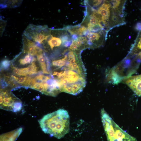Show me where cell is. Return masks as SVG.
I'll return each instance as SVG.
<instances>
[{
	"mask_svg": "<svg viewBox=\"0 0 141 141\" xmlns=\"http://www.w3.org/2000/svg\"><path fill=\"white\" fill-rule=\"evenodd\" d=\"M69 120L67 111L61 109L45 115L39 123L44 133L60 139L69 133Z\"/></svg>",
	"mask_w": 141,
	"mask_h": 141,
	"instance_id": "1",
	"label": "cell"
},
{
	"mask_svg": "<svg viewBox=\"0 0 141 141\" xmlns=\"http://www.w3.org/2000/svg\"><path fill=\"white\" fill-rule=\"evenodd\" d=\"M101 115L108 141H137L135 138L121 128L103 108L101 110Z\"/></svg>",
	"mask_w": 141,
	"mask_h": 141,
	"instance_id": "2",
	"label": "cell"
},
{
	"mask_svg": "<svg viewBox=\"0 0 141 141\" xmlns=\"http://www.w3.org/2000/svg\"><path fill=\"white\" fill-rule=\"evenodd\" d=\"M45 26L29 25L23 35L33 42L41 44L45 42L50 35V31Z\"/></svg>",
	"mask_w": 141,
	"mask_h": 141,
	"instance_id": "3",
	"label": "cell"
},
{
	"mask_svg": "<svg viewBox=\"0 0 141 141\" xmlns=\"http://www.w3.org/2000/svg\"><path fill=\"white\" fill-rule=\"evenodd\" d=\"M1 109L14 112L19 111L22 108V103L19 100L7 92L1 91L0 94Z\"/></svg>",
	"mask_w": 141,
	"mask_h": 141,
	"instance_id": "4",
	"label": "cell"
},
{
	"mask_svg": "<svg viewBox=\"0 0 141 141\" xmlns=\"http://www.w3.org/2000/svg\"><path fill=\"white\" fill-rule=\"evenodd\" d=\"M122 82L127 85L137 95L141 97V74L131 76Z\"/></svg>",
	"mask_w": 141,
	"mask_h": 141,
	"instance_id": "5",
	"label": "cell"
},
{
	"mask_svg": "<svg viewBox=\"0 0 141 141\" xmlns=\"http://www.w3.org/2000/svg\"><path fill=\"white\" fill-rule=\"evenodd\" d=\"M22 40L24 51L32 56H34L42 53L43 50L34 42L23 35Z\"/></svg>",
	"mask_w": 141,
	"mask_h": 141,
	"instance_id": "6",
	"label": "cell"
},
{
	"mask_svg": "<svg viewBox=\"0 0 141 141\" xmlns=\"http://www.w3.org/2000/svg\"><path fill=\"white\" fill-rule=\"evenodd\" d=\"M111 8V6L109 1H106L97 11L101 17L102 23L105 27L108 26L109 22H110L109 19L110 21Z\"/></svg>",
	"mask_w": 141,
	"mask_h": 141,
	"instance_id": "7",
	"label": "cell"
},
{
	"mask_svg": "<svg viewBox=\"0 0 141 141\" xmlns=\"http://www.w3.org/2000/svg\"><path fill=\"white\" fill-rule=\"evenodd\" d=\"M22 127L17 128L0 136V141H15L21 133Z\"/></svg>",
	"mask_w": 141,
	"mask_h": 141,
	"instance_id": "8",
	"label": "cell"
},
{
	"mask_svg": "<svg viewBox=\"0 0 141 141\" xmlns=\"http://www.w3.org/2000/svg\"><path fill=\"white\" fill-rule=\"evenodd\" d=\"M89 39L88 44L89 47L91 48L97 47L100 45L98 43L101 45L99 42L100 39L101 37V34L100 32H90L88 33L86 36Z\"/></svg>",
	"mask_w": 141,
	"mask_h": 141,
	"instance_id": "9",
	"label": "cell"
},
{
	"mask_svg": "<svg viewBox=\"0 0 141 141\" xmlns=\"http://www.w3.org/2000/svg\"><path fill=\"white\" fill-rule=\"evenodd\" d=\"M47 42V44L52 50H53L54 47H59L62 44V43H64L62 37V39H60L58 37H54L51 34L45 42Z\"/></svg>",
	"mask_w": 141,
	"mask_h": 141,
	"instance_id": "10",
	"label": "cell"
},
{
	"mask_svg": "<svg viewBox=\"0 0 141 141\" xmlns=\"http://www.w3.org/2000/svg\"><path fill=\"white\" fill-rule=\"evenodd\" d=\"M35 61L32 62L31 64L27 67L20 69L21 72L25 76L26 75L36 73L38 68L35 63Z\"/></svg>",
	"mask_w": 141,
	"mask_h": 141,
	"instance_id": "11",
	"label": "cell"
},
{
	"mask_svg": "<svg viewBox=\"0 0 141 141\" xmlns=\"http://www.w3.org/2000/svg\"><path fill=\"white\" fill-rule=\"evenodd\" d=\"M37 60L40 64L43 73L46 74H49L46 67L45 56H44L42 53L38 54L37 55Z\"/></svg>",
	"mask_w": 141,
	"mask_h": 141,
	"instance_id": "12",
	"label": "cell"
},
{
	"mask_svg": "<svg viewBox=\"0 0 141 141\" xmlns=\"http://www.w3.org/2000/svg\"><path fill=\"white\" fill-rule=\"evenodd\" d=\"M22 2V1L20 0H10L7 1L5 4L3 5V7H8L14 8L19 6Z\"/></svg>",
	"mask_w": 141,
	"mask_h": 141,
	"instance_id": "13",
	"label": "cell"
},
{
	"mask_svg": "<svg viewBox=\"0 0 141 141\" xmlns=\"http://www.w3.org/2000/svg\"><path fill=\"white\" fill-rule=\"evenodd\" d=\"M32 55L28 54L26 55L23 58L20 59L19 60V62L20 64L22 65H25L30 63L31 61H33L36 60L35 58H32Z\"/></svg>",
	"mask_w": 141,
	"mask_h": 141,
	"instance_id": "14",
	"label": "cell"
},
{
	"mask_svg": "<svg viewBox=\"0 0 141 141\" xmlns=\"http://www.w3.org/2000/svg\"><path fill=\"white\" fill-rule=\"evenodd\" d=\"M12 77L18 83L24 85H25L28 78L27 77H17L13 75H12Z\"/></svg>",
	"mask_w": 141,
	"mask_h": 141,
	"instance_id": "15",
	"label": "cell"
},
{
	"mask_svg": "<svg viewBox=\"0 0 141 141\" xmlns=\"http://www.w3.org/2000/svg\"><path fill=\"white\" fill-rule=\"evenodd\" d=\"M13 72L14 74L22 76V73L20 69H18L14 67H13Z\"/></svg>",
	"mask_w": 141,
	"mask_h": 141,
	"instance_id": "16",
	"label": "cell"
},
{
	"mask_svg": "<svg viewBox=\"0 0 141 141\" xmlns=\"http://www.w3.org/2000/svg\"><path fill=\"white\" fill-rule=\"evenodd\" d=\"M9 64L10 61L7 60L4 61L2 63V66L5 68H7L9 66Z\"/></svg>",
	"mask_w": 141,
	"mask_h": 141,
	"instance_id": "17",
	"label": "cell"
},
{
	"mask_svg": "<svg viewBox=\"0 0 141 141\" xmlns=\"http://www.w3.org/2000/svg\"><path fill=\"white\" fill-rule=\"evenodd\" d=\"M102 2V0H94L93 1V5L95 6H97L101 4Z\"/></svg>",
	"mask_w": 141,
	"mask_h": 141,
	"instance_id": "18",
	"label": "cell"
},
{
	"mask_svg": "<svg viewBox=\"0 0 141 141\" xmlns=\"http://www.w3.org/2000/svg\"><path fill=\"white\" fill-rule=\"evenodd\" d=\"M135 28L137 30L141 31V23H138L136 25Z\"/></svg>",
	"mask_w": 141,
	"mask_h": 141,
	"instance_id": "19",
	"label": "cell"
}]
</instances>
